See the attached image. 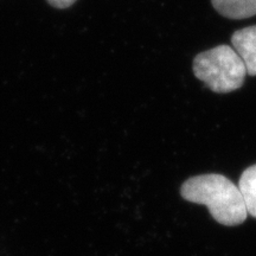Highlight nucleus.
Segmentation results:
<instances>
[{"instance_id":"nucleus-1","label":"nucleus","mask_w":256,"mask_h":256,"mask_svg":"<svg viewBox=\"0 0 256 256\" xmlns=\"http://www.w3.org/2000/svg\"><path fill=\"white\" fill-rule=\"evenodd\" d=\"M185 200L203 204L211 216L226 226H238L247 218V209L238 185L222 174H208L188 178L180 188Z\"/></svg>"},{"instance_id":"nucleus-2","label":"nucleus","mask_w":256,"mask_h":256,"mask_svg":"<svg viewBox=\"0 0 256 256\" xmlns=\"http://www.w3.org/2000/svg\"><path fill=\"white\" fill-rule=\"evenodd\" d=\"M192 70L196 78L217 94L238 90L248 75L241 56L226 44L198 54L192 62Z\"/></svg>"},{"instance_id":"nucleus-3","label":"nucleus","mask_w":256,"mask_h":256,"mask_svg":"<svg viewBox=\"0 0 256 256\" xmlns=\"http://www.w3.org/2000/svg\"><path fill=\"white\" fill-rule=\"evenodd\" d=\"M232 43L244 62L248 75L256 76V25L234 32Z\"/></svg>"},{"instance_id":"nucleus-4","label":"nucleus","mask_w":256,"mask_h":256,"mask_svg":"<svg viewBox=\"0 0 256 256\" xmlns=\"http://www.w3.org/2000/svg\"><path fill=\"white\" fill-rule=\"evenodd\" d=\"M214 8L229 19H247L256 16V0H211Z\"/></svg>"},{"instance_id":"nucleus-5","label":"nucleus","mask_w":256,"mask_h":256,"mask_svg":"<svg viewBox=\"0 0 256 256\" xmlns=\"http://www.w3.org/2000/svg\"><path fill=\"white\" fill-rule=\"evenodd\" d=\"M238 190L247 212L256 218V164L243 171L238 180Z\"/></svg>"},{"instance_id":"nucleus-6","label":"nucleus","mask_w":256,"mask_h":256,"mask_svg":"<svg viewBox=\"0 0 256 256\" xmlns=\"http://www.w3.org/2000/svg\"><path fill=\"white\" fill-rule=\"evenodd\" d=\"M46 2L56 8H66L75 4L76 0H46Z\"/></svg>"}]
</instances>
